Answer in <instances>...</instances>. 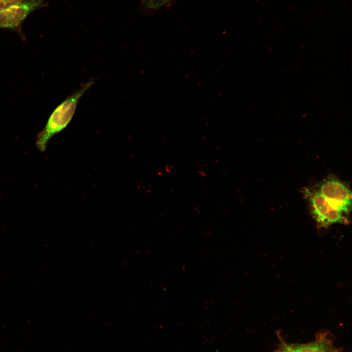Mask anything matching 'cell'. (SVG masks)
<instances>
[{"label":"cell","instance_id":"obj_1","mask_svg":"<svg viewBox=\"0 0 352 352\" xmlns=\"http://www.w3.org/2000/svg\"><path fill=\"white\" fill-rule=\"evenodd\" d=\"M94 83V80L92 79L83 84L52 112L45 127L37 136L35 145L39 151L44 152L49 139L68 125L73 118L79 100Z\"/></svg>","mask_w":352,"mask_h":352},{"label":"cell","instance_id":"obj_2","mask_svg":"<svg viewBox=\"0 0 352 352\" xmlns=\"http://www.w3.org/2000/svg\"><path fill=\"white\" fill-rule=\"evenodd\" d=\"M305 195L308 200L313 216L322 227L342 222L344 212L332 205L317 190L306 189Z\"/></svg>","mask_w":352,"mask_h":352},{"label":"cell","instance_id":"obj_3","mask_svg":"<svg viewBox=\"0 0 352 352\" xmlns=\"http://www.w3.org/2000/svg\"><path fill=\"white\" fill-rule=\"evenodd\" d=\"M317 191L332 205L345 214L352 208L351 192L343 182L333 177H329L319 185Z\"/></svg>","mask_w":352,"mask_h":352},{"label":"cell","instance_id":"obj_4","mask_svg":"<svg viewBox=\"0 0 352 352\" xmlns=\"http://www.w3.org/2000/svg\"><path fill=\"white\" fill-rule=\"evenodd\" d=\"M45 4L44 0H32L0 11V28L19 30L28 16Z\"/></svg>","mask_w":352,"mask_h":352},{"label":"cell","instance_id":"obj_5","mask_svg":"<svg viewBox=\"0 0 352 352\" xmlns=\"http://www.w3.org/2000/svg\"><path fill=\"white\" fill-rule=\"evenodd\" d=\"M296 352H331L330 345L325 338L294 346Z\"/></svg>","mask_w":352,"mask_h":352},{"label":"cell","instance_id":"obj_6","mask_svg":"<svg viewBox=\"0 0 352 352\" xmlns=\"http://www.w3.org/2000/svg\"><path fill=\"white\" fill-rule=\"evenodd\" d=\"M32 0H0V11L10 7L21 4Z\"/></svg>","mask_w":352,"mask_h":352},{"label":"cell","instance_id":"obj_7","mask_svg":"<svg viewBox=\"0 0 352 352\" xmlns=\"http://www.w3.org/2000/svg\"><path fill=\"white\" fill-rule=\"evenodd\" d=\"M170 0H144L146 6L150 8L156 9L167 3Z\"/></svg>","mask_w":352,"mask_h":352},{"label":"cell","instance_id":"obj_8","mask_svg":"<svg viewBox=\"0 0 352 352\" xmlns=\"http://www.w3.org/2000/svg\"><path fill=\"white\" fill-rule=\"evenodd\" d=\"M277 352H296L294 346L283 344Z\"/></svg>","mask_w":352,"mask_h":352}]
</instances>
